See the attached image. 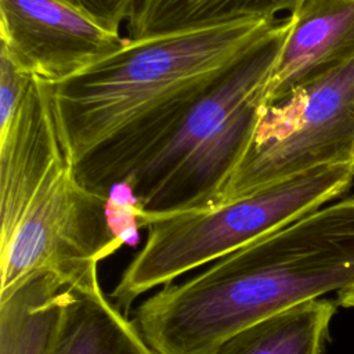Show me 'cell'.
<instances>
[{"label": "cell", "mask_w": 354, "mask_h": 354, "mask_svg": "<svg viewBox=\"0 0 354 354\" xmlns=\"http://www.w3.org/2000/svg\"><path fill=\"white\" fill-rule=\"evenodd\" d=\"M289 17L290 30L264 87V105L354 55V0H303Z\"/></svg>", "instance_id": "obj_8"}, {"label": "cell", "mask_w": 354, "mask_h": 354, "mask_svg": "<svg viewBox=\"0 0 354 354\" xmlns=\"http://www.w3.org/2000/svg\"><path fill=\"white\" fill-rule=\"evenodd\" d=\"M346 162H354V55L261 105L248 148L213 205Z\"/></svg>", "instance_id": "obj_6"}, {"label": "cell", "mask_w": 354, "mask_h": 354, "mask_svg": "<svg viewBox=\"0 0 354 354\" xmlns=\"http://www.w3.org/2000/svg\"><path fill=\"white\" fill-rule=\"evenodd\" d=\"M336 304L346 308H354V283L337 292Z\"/></svg>", "instance_id": "obj_14"}, {"label": "cell", "mask_w": 354, "mask_h": 354, "mask_svg": "<svg viewBox=\"0 0 354 354\" xmlns=\"http://www.w3.org/2000/svg\"><path fill=\"white\" fill-rule=\"evenodd\" d=\"M44 354H156L101 286L65 289Z\"/></svg>", "instance_id": "obj_9"}, {"label": "cell", "mask_w": 354, "mask_h": 354, "mask_svg": "<svg viewBox=\"0 0 354 354\" xmlns=\"http://www.w3.org/2000/svg\"><path fill=\"white\" fill-rule=\"evenodd\" d=\"M65 288L39 274L0 300V354H44Z\"/></svg>", "instance_id": "obj_12"}, {"label": "cell", "mask_w": 354, "mask_h": 354, "mask_svg": "<svg viewBox=\"0 0 354 354\" xmlns=\"http://www.w3.org/2000/svg\"><path fill=\"white\" fill-rule=\"evenodd\" d=\"M336 301L314 299L252 324L207 354H326Z\"/></svg>", "instance_id": "obj_11"}, {"label": "cell", "mask_w": 354, "mask_h": 354, "mask_svg": "<svg viewBox=\"0 0 354 354\" xmlns=\"http://www.w3.org/2000/svg\"><path fill=\"white\" fill-rule=\"evenodd\" d=\"M278 18L268 36L187 113L174 133L123 183L137 225L213 205L239 163L257 123L264 87L290 30Z\"/></svg>", "instance_id": "obj_3"}, {"label": "cell", "mask_w": 354, "mask_h": 354, "mask_svg": "<svg viewBox=\"0 0 354 354\" xmlns=\"http://www.w3.org/2000/svg\"><path fill=\"white\" fill-rule=\"evenodd\" d=\"M82 10L104 26L119 30L126 22L129 10L134 0H64Z\"/></svg>", "instance_id": "obj_13"}, {"label": "cell", "mask_w": 354, "mask_h": 354, "mask_svg": "<svg viewBox=\"0 0 354 354\" xmlns=\"http://www.w3.org/2000/svg\"><path fill=\"white\" fill-rule=\"evenodd\" d=\"M277 19L126 37L116 51L53 83L82 183L109 196L174 133L196 102L268 36Z\"/></svg>", "instance_id": "obj_1"}, {"label": "cell", "mask_w": 354, "mask_h": 354, "mask_svg": "<svg viewBox=\"0 0 354 354\" xmlns=\"http://www.w3.org/2000/svg\"><path fill=\"white\" fill-rule=\"evenodd\" d=\"M167 283L134 322L156 354H207L235 332L354 283V196L326 203Z\"/></svg>", "instance_id": "obj_2"}, {"label": "cell", "mask_w": 354, "mask_h": 354, "mask_svg": "<svg viewBox=\"0 0 354 354\" xmlns=\"http://www.w3.org/2000/svg\"><path fill=\"white\" fill-rule=\"evenodd\" d=\"M354 178V162L322 166L260 192L142 223V248L111 293L127 311L141 295L270 234L335 201Z\"/></svg>", "instance_id": "obj_4"}, {"label": "cell", "mask_w": 354, "mask_h": 354, "mask_svg": "<svg viewBox=\"0 0 354 354\" xmlns=\"http://www.w3.org/2000/svg\"><path fill=\"white\" fill-rule=\"evenodd\" d=\"M303 0H134L126 19L129 39L246 19H275Z\"/></svg>", "instance_id": "obj_10"}, {"label": "cell", "mask_w": 354, "mask_h": 354, "mask_svg": "<svg viewBox=\"0 0 354 354\" xmlns=\"http://www.w3.org/2000/svg\"><path fill=\"white\" fill-rule=\"evenodd\" d=\"M0 300L39 274L65 289L100 288V263L126 239L109 196L79 178L71 148L26 188L0 196Z\"/></svg>", "instance_id": "obj_5"}, {"label": "cell", "mask_w": 354, "mask_h": 354, "mask_svg": "<svg viewBox=\"0 0 354 354\" xmlns=\"http://www.w3.org/2000/svg\"><path fill=\"white\" fill-rule=\"evenodd\" d=\"M0 55L21 73L66 80L120 48L126 37L64 0H0Z\"/></svg>", "instance_id": "obj_7"}]
</instances>
